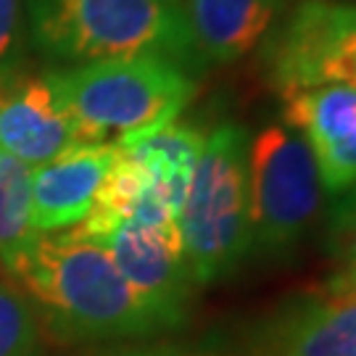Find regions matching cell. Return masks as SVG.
<instances>
[{"label": "cell", "instance_id": "1", "mask_svg": "<svg viewBox=\"0 0 356 356\" xmlns=\"http://www.w3.org/2000/svg\"><path fill=\"white\" fill-rule=\"evenodd\" d=\"M64 341H114L159 332V322L101 243L72 229L35 235L8 264Z\"/></svg>", "mask_w": 356, "mask_h": 356}, {"label": "cell", "instance_id": "2", "mask_svg": "<svg viewBox=\"0 0 356 356\" xmlns=\"http://www.w3.org/2000/svg\"><path fill=\"white\" fill-rule=\"evenodd\" d=\"M32 42L66 66L159 56L195 66L179 0H26Z\"/></svg>", "mask_w": 356, "mask_h": 356}, {"label": "cell", "instance_id": "3", "mask_svg": "<svg viewBox=\"0 0 356 356\" xmlns=\"http://www.w3.org/2000/svg\"><path fill=\"white\" fill-rule=\"evenodd\" d=\"M45 79L82 145L116 143L164 127L177 119L195 90L182 66L159 56L66 66Z\"/></svg>", "mask_w": 356, "mask_h": 356}, {"label": "cell", "instance_id": "4", "mask_svg": "<svg viewBox=\"0 0 356 356\" xmlns=\"http://www.w3.org/2000/svg\"><path fill=\"white\" fill-rule=\"evenodd\" d=\"M177 225L198 285L229 275L248 256V135L243 127L222 124L204 140Z\"/></svg>", "mask_w": 356, "mask_h": 356}, {"label": "cell", "instance_id": "5", "mask_svg": "<svg viewBox=\"0 0 356 356\" xmlns=\"http://www.w3.org/2000/svg\"><path fill=\"white\" fill-rule=\"evenodd\" d=\"M322 182L304 138L269 124L248 145L251 251L285 254L319 214Z\"/></svg>", "mask_w": 356, "mask_h": 356}, {"label": "cell", "instance_id": "6", "mask_svg": "<svg viewBox=\"0 0 356 356\" xmlns=\"http://www.w3.org/2000/svg\"><path fill=\"white\" fill-rule=\"evenodd\" d=\"M272 82L282 101L322 85L356 88V6L304 0L282 29L272 58Z\"/></svg>", "mask_w": 356, "mask_h": 356}, {"label": "cell", "instance_id": "7", "mask_svg": "<svg viewBox=\"0 0 356 356\" xmlns=\"http://www.w3.org/2000/svg\"><path fill=\"white\" fill-rule=\"evenodd\" d=\"M95 243L108 251L116 269L161 330L185 319L193 277L182 251L179 227H148L124 219Z\"/></svg>", "mask_w": 356, "mask_h": 356}, {"label": "cell", "instance_id": "8", "mask_svg": "<svg viewBox=\"0 0 356 356\" xmlns=\"http://www.w3.org/2000/svg\"><path fill=\"white\" fill-rule=\"evenodd\" d=\"M251 356H356V288L341 275L280 309L256 332Z\"/></svg>", "mask_w": 356, "mask_h": 356}, {"label": "cell", "instance_id": "9", "mask_svg": "<svg viewBox=\"0 0 356 356\" xmlns=\"http://www.w3.org/2000/svg\"><path fill=\"white\" fill-rule=\"evenodd\" d=\"M285 122L306 135L322 188L332 195L356 185V88L322 85L285 101Z\"/></svg>", "mask_w": 356, "mask_h": 356}, {"label": "cell", "instance_id": "10", "mask_svg": "<svg viewBox=\"0 0 356 356\" xmlns=\"http://www.w3.org/2000/svg\"><path fill=\"white\" fill-rule=\"evenodd\" d=\"M79 143L76 127L56 103L45 76L0 72V151L42 166Z\"/></svg>", "mask_w": 356, "mask_h": 356}, {"label": "cell", "instance_id": "11", "mask_svg": "<svg viewBox=\"0 0 356 356\" xmlns=\"http://www.w3.org/2000/svg\"><path fill=\"white\" fill-rule=\"evenodd\" d=\"M116 156L114 143L76 145L32 169V229L51 235L76 227L90 214Z\"/></svg>", "mask_w": 356, "mask_h": 356}, {"label": "cell", "instance_id": "12", "mask_svg": "<svg viewBox=\"0 0 356 356\" xmlns=\"http://www.w3.org/2000/svg\"><path fill=\"white\" fill-rule=\"evenodd\" d=\"M195 58L229 64L254 51L264 38L280 0H179Z\"/></svg>", "mask_w": 356, "mask_h": 356}, {"label": "cell", "instance_id": "13", "mask_svg": "<svg viewBox=\"0 0 356 356\" xmlns=\"http://www.w3.org/2000/svg\"><path fill=\"white\" fill-rule=\"evenodd\" d=\"M204 140L206 138L195 127L179 124L175 119L164 127L127 135L114 145L151 177L153 188L161 193L169 209L179 216L193 169L204 151Z\"/></svg>", "mask_w": 356, "mask_h": 356}, {"label": "cell", "instance_id": "14", "mask_svg": "<svg viewBox=\"0 0 356 356\" xmlns=\"http://www.w3.org/2000/svg\"><path fill=\"white\" fill-rule=\"evenodd\" d=\"M32 166L0 151V261L8 267L35 241Z\"/></svg>", "mask_w": 356, "mask_h": 356}, {"label": "cell", "instance_id": "15", "mask_svg": "<svg viewBox=\"0 0 356 356\" xmlns=\"http://www.w3.org/2000/svg\"><path fill=\"white\" fill-rule=\"evenodd\" d=\"M40 330L32 306L19 293L0 285V356H38Z\"/></svg>", "mask_w": 356, "mask_h": 356}, {"label": "cell", "instance_id": "16", "mask_svg": "<svg viewBox=\"0 0 356 356\" xmlns=\"http://www.w3.org/2000/svg\"><path fill=\"white\" fill-rule=\"evenodd\" d=\"M19 32V0H0V72H6L8 56Z\"/></svg>", "mask_w": 356, "mask_h": 356}, {"label": "cell", "instance_id": "17", "mask_svg": "<svg viewBox=\"0 0 356 356\" xmlns=\"http://www.w3.org/2000/svg\"><path fill=\"white\" fill-rule=\"evenodd\" d=\"M332 241H335L338 254L356 261V206L348 204L338 211L335 225H332Z\"/></svg>", "mask_w": 356, "mask_h": 356}, {"label": "cell", "instance_id": "18", "mask_svg": "<svg viewBox=\"0 0 356 356\" xmlns=\"http://www.w3.org/2000/svg\"><path fill=\"white\" fill-rule=\"evenodd\" d=\"M95 356H175L166 351H148V348H127V351H108V354H95Z\"/></svg>", "mask_w": 356, "mask_h": 356}, {"label": "cell", "instance_id": "19", "mask_svg": "<svg viewBox=\"0 0 356 356\" xmlns=\"http://www.w3.org/2000/svg\"><path fill=\"white\" fill-rule=\"evenodd\" d=\"M343 277H346V280H348V282H351V285H354V288H356V261H354V267H351V272H346Z\"/></svg>", "mask_w": 356, "mask_h": 356}, {"label": "cell", "instance_id": "20", "mask_svg": "<svg viewBox=\"0 0 356 356\" xmlns=\"http://www.w3.org/2000/svg\"><path fill=\"white\" fill-rule=\"evenodd\" d=\"M351 206H356V198H354V204H351Z\"/></svg>", "mask_w": 356, "mask_h": 356}]
</instances>
